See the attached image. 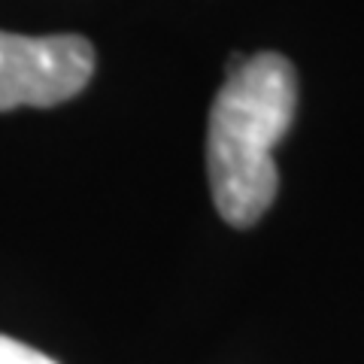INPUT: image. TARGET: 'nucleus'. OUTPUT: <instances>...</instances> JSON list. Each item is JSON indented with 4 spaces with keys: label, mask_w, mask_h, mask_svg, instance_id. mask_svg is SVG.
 Segmentation results:
<instances>
[{
    "label": "nucleus",
    "mask_w": 364,
    "mask_h": 364,
    "mask_svg": "<svg viewBox=\"0 0 364 364\" xmlns=\"http://www.w3.org/2000/svg\"><path fill=\"white\" fill-rule=\"evenodd\" d=\"M298 116V73L279 52L243 58L225 76L207 124L213 203L234 228H252L279 191L273 149Z\"/></svg>",
    "instance_id": "f257e3e1"
},
{
    "label": "nucleus",
    "mask_w": 364,
    "mask_h": 364,
    "mask_svg": "<svg viewBox=\"0 0 364 364\" xmlns=\"http://www.w3.org/2000/svg\"><path fill=\"white\" fill-rule=\"evenodd\" d=\"M95 61V46L79 33L25 37L0 31V112L55 107L82 95Z\"/></svg>",
    "instance_id": "f03ea898"
},
{
    "label": "nucleus",
    "mask_w": 364,
    "mask_h": 364,
    "mask_svg": "<svg viewBox=\"0 0 364 364\" xmlns=\"http://www.w3.org/2000/svg\"><path fill=\"white\" fill-rule=\"evenodd\" d=\"M0 364H58V361L43 355L40 349L28 343H18V340L0 334Z\"/></svg>",
    "instance_id": "7ed1b4c3"
}]
</instances>
